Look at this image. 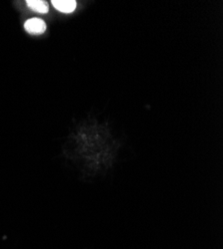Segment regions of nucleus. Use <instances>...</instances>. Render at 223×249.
Returning <instances> with one entry per match:
<instances>
[{
    "label": "nucleus",
    "mask_w": 223,
    "mask_h": 249,
    "mask_svg": "<svg viewBox=\"0 0 223 249\" xmlns=\"http://www.w3.org/2000/svg\"><path fill=\"white\" fill-rule=\"evenodd\" d=\"M24 28L30 34H42L46 30V24L40 18H30L24 23Z\"/></svg>",
    "instance_id": "obj_1"
},
{
    "label": "nucleus",
    "mask_w": 223,
    "mask_h": 249,
    "mask_svg": "<svg viewBox=\"0 0 223 249\" xmlns=\"http://www.w3.org/2000/svg\"><path fill=\"white\" fill-rule=\"evenodd\" d=\"M51 3L55 9L62 13H71L76 8V1L74 0H53Z\"/></svg>",
    "instance_id": "obj_2"
},
{
    "label": "nucleus",
    "mask_w": 223,
    "mask_h": 249,
    "mask_svg": "<svg viewBox=\"0 0 223 249\" xmlns=\"http://www.w3.org/2000/svg\"><path fill=\"white\" fill-rule=\"evenodd\" d=\"M26 4L30 9L38 13L46 14L49 10L48 4L45 1H41V0H28V1H26Z\"/></svg>",
    "instance_id": "obj_3"
}]
</instances>
